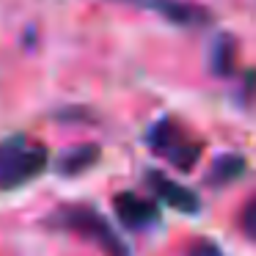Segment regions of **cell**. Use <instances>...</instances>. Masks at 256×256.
I'll use <instances>...</instances> for the list:
<instances>
[{
	"mask_svg": "<svg viewBox=\"0 0 256 256\" xmlns=\"http://www.w3.org/2000/svg\"><path fill=\"white\" fill-rule=\"evenodd\" d=\"M47 149L42 144H34L25 135L0 144V190H14L22 184L34 182L42 171L47 168Z\"/></svg>",
	"mask_w": 256,
	"mask_h": 256,
	"instance_id": "1",
	"label": "cell"
},
{
	"mask_svg": "<svg viewBox=\"0 0 256 256\" xmlns=\"http://www.w3.org/2000/svg\"><path fill=\"white\" fill-rule=\"evenodd\" d=\"M146 144L152 146V152H157L160 157H166L174 168L179 171H193L198 166L204 146L201 140H196L188 130L174 118H160L146 135Z\"/></svg>",
	"mask_w": 256,
	"mask_h": 256,
	"instance_id": "2",
	"label": "cell"
},
{
	"mask_svg": "<svg viewBox=\"0 0 256 256\" xmlns=\"http://www.w3.org/2000/svg\"><path fill=\"white\" fill-rule=\"evenodd\" d=\"M56 223L61 228H69V232L96 242L108 256H130V250H127V245L122 242V237H118L110 228V223H108L96 210H91V206H64L56 215Z\"/></svg>",
	"mask_w": 256,
	"mask_h": 256,
	"instance_id": "3",
	"label": "cell"
},
{
	"mask_svg": "<svg viewBox=\"0 0 256 256\" xmlns=\"http://www.w3.org/2000/svg\"><path fill=\"white\" fill-rule=\"evenodd\" d=\"M122 3L154 12L179 28H201V25L210 22V14L196 3H188V0H122Z\"/></svg>",
	"mask_w": 256,
	"mask_h": 256,
	"instance_id": "4",
	"label": "cell"
},
{
	"mask_svg": "<svg viewBox=\"0 0 256 256\" xmlns=\"http://www.w3.org/2000/svg\"><path fill=\"white\" fill-rule=\"evenodd\" d=\"M113 210H116L118 220L127 228H135V232L152 228V226L160 223V210H157V204L149 198H144V196H138V193H118L116 198H113Z\"/></svg>",
	"mask_w": 256,
	"mask_h": 256,
	"instance_id": "5",
	"label": "cell"
},
{
	"mask_svg": "<svg viewBox=\"0 0 256 256\" xmlns=\"http://www.w3.org/2000/svg\"><path fill=\"white\" fill-rule=\"evenodd\" d=\"M146 179H149V188L154 190V196L166 206H171V210H176V212H188V215H196V212L201 210V198H198L196 190L174 182V179H168L166 174H160V171H149Z\"/></svg>",
	"mask_w": 256,
	"mask_h": 256,
	"instance_id": "6",
	"label": "cell"
},
{
	"mask_svg": "<svg viewBox=\"0 0 256 256\" xmlns=\"http://www.w3.org/2000/svg\"><path fill=\"white\" fill-rule=\"evenodd\" d=\"M245 171H248V162H245L242 154H220L212 162L210 174H206V182L212 188H226V184L242 179Z\"/></svg>",
	"mask_w": 256,
	"mask_h": 256,
	"instance_id": "7",
	"label": "cell"
},
{
	"mask_svg": "<svg viewBox=\"0 0 256 256\" xmlns=\"http://www.w3.org/2000/svg\"><path fill=\"white\" fill-rule=\"evenodd\" d=\"M96 160H100V146L83 144V146L64 152L61 160H58V171L66 174V176H78V174H86L88 168H94Z\"/></svg>",
	"mask_w": 256,
	"mask_h": 256,
	"instance_id": "8",
	"label": "cell"
},
{
	"mask_svg": "<svg viewBox=\"0 0 256 256\" xmlns=\"http://www.w3.org/2000/svg\"><path fill=\"white\" fill-rule=\"evenodd\" d=\"M210 66L218 78H232L234 74V66H237V42H234L232 36H220V39L212 44Z\"/></svg>",
	"mask_w": 256,
	"mask_h": 256,
	"instance_id": "9",
	"label": "cell"
},
{
	"mask_svg": "<svg viewBox=\"0 0 256 256\" xmlns=\"http://www.w3.org/2000/svg\"><path fill=\"white\" fill-rule=\"evenodd\" d=\"M240 223H242V232H245V237L248 240H254L256 242V196L245 204V210H242V218H240Z\"/></svg>",
	"mask_w": 256,
	"mask_h": 256,
	"instance_id": "10",
	"label": "cell"
},
{
	"mask_svg": "<svg viewBox=\"0 0 256 256\" xmlns=\"http://www.w3.org/2000/svg\"><path fill=\"white\" fill-rule=\"evenodd\" d=\"M188 256H223V250H220V245L212 242V240H198V242L188 250Z\"/></svg>",
	"mask_w": 256,
	"mask_h": 256,
	"instance_id": "11",
	"label": "cell"
}]
</instances>
